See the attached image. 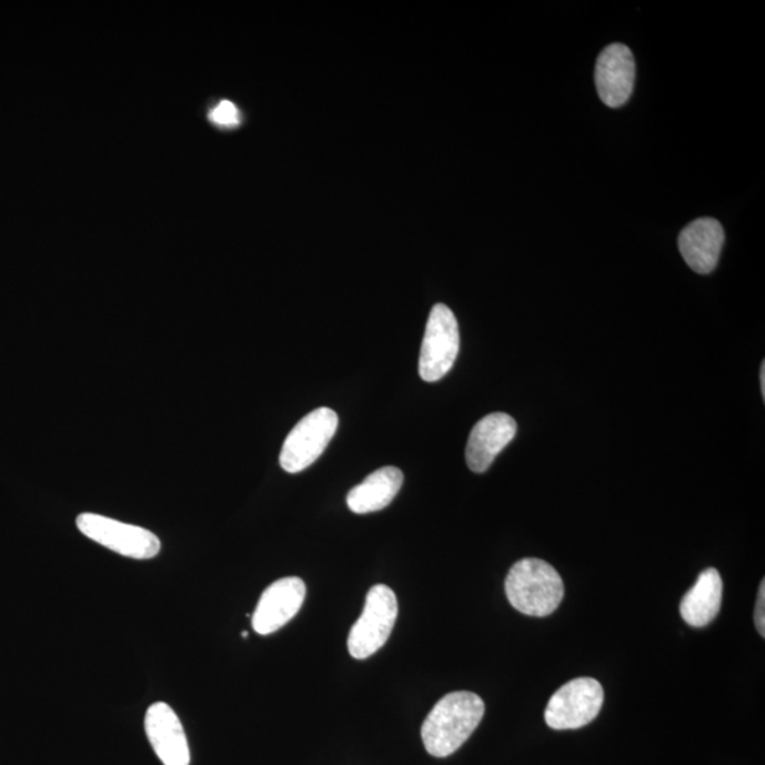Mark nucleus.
<instances>
[{"mask_svg": "<svg viewBox=\"0 0 765 765\" xmlns=\"http://www.w3.org/2000/svg\"><path fill=\"white\" fill-rule=\"evenodd\" d=\"M516 421L505 413H492L477 421L466 444V464L472 472L482 474L507 444L515 439Z\"/></svg>", "mask_w": 765, "mask_h": 765, "instance_id": "nucleus-11", "label": "nucleus"}, {"mask_svg": "<svg viewBox=\"0 0 765 765\" xmlns=\"http://www.w3.org/2000/svg\"><path fill=\"white\" fill-rule=\"evenodd\" d=\"M506 597L513 608L531 617H547L564 597V584L557 570L541 558H523L513 564L505 582Z\"/></svg>", "mask_w": 765, "mask_h": 765, "instance_id": "nucleus-2", "label": "nucleus"}, {"mask_svg": "<svg viewBox=\"0 0 765 765\" xmlns=\"http://www.w3.org/2000/svg\"><path fill=\"white\" fill-rule=\"evenodd\" d=\"M759 380H762L763 399H765V362H763L762 369H759Z\"/></svg>", "mask_w": 765, "mask_h": 765, "instance_id": "nucleus-17", "label": "nucleus"}, {"mask_svg": "<svg viewBox=\"0 0 765 765\" xmlns=\"http://www.w3.org/2000/svg\"><path fill=\"white\" fill-rule=\"evenodd\" d=\"M723 580L716 568H706L685 594L681 603V615L687 624L702 628L717 617L722 607Z\"/></svg>", "mask_w": 765, "mask_h": 765, "instance_id": "nucleus-14", "label": "nucleus"}, {"mask_svg": "<svg viewBox=\"0 0 765 765\" xmlns=\"http://www.w3.org/2000/svg\"><path fill=\"white\" fill-rule=\"evenodd\" d=\"M634 83V56L625 44L614 43L601 51L595 64V87L605 105H624L633 94Z\"/></svg>", "mask_w": 765, "mask_h": 765, "instance_id": "nucleus-9", "label": "nucleus"}, {"mask_svg": "<svg viewBox=\"0 0 765 765\" xmlns=\"http://www.w3.org/2000/svg\"><path fill=\"white\" fill-rule=\"evenodd\" d=\"M339 425L333 410L321 407L310 414L291 430L282 445L280 465L289 474H298L315 462L330 445Z\"/></svg>", "mask_w": 765, "mask_h": 765, "instance_id": "nucleus-4", "label": "nucleus"}, {"mask_svg": "<svg viewBox=\"0 0 765 765\" xmlns=\"http://www.w3.org/2000/svg\"><path fill=\"white\" fill-rule=\"evenodd\" d=\"M306 585L300 577H285L264 590L253 614V630L260 635L274 634L290 623L304 604Z\"/></svg>", "mask_w": 765, "mask_h": 765, "instance_id": "nucleus-8", "label": "nucleus"}, {"mask_svg": "<svg viewBox=\"0 0 765 765\" xmlns=\"http://www.w3.org/2000/svg\"><path fill=\"white\" fill-rule=\"evenodd\" d=\"M397 597L384 584L373 585L364 601L361 618L354 623L348 638V650L354 660H368L386 644L397 620Z\"/></svg>", "mask_w": 765, "mask_h": 765, "instance_id": "nucleus-3", "label": "nucleus"}, {"mask_svg": "<svg viewBox=\"0 0 765 765\" xmlns=\"http://www.w3.org/2000/svg\"><path fill=\"white\" fill-rule=\"evenodd\" d=\"M723 244L724 231L715 219H697L680 235L681 254L697 274H708L716 269Z\"/></svg>", "mask_w": 765, "mask_h": 765, "instance_id": "nucleus-12", "label": "nucleus"}, {"mask_svg": "<svg viewBox=\"0 0 765 765\" xmlns=\"http://www.w3.org/2000/svg\"><path fill=\"white\" fill-rule=\"evenodd\" d=\"M76 523L85 537L121 556L149 560L157 557L161 552V541L148 529L97 513H81Z\"/></svg>", "mask_w": 765, "mask_h": 765, "instance_id": "nucleus-5", "label": "nucleus"}, {"mask_svg": "<svg viewBox=\"0 0 765 765\" xmlns=\"http://www.w3.org/2000/svg\"><path fill=\"white\" fill-rule=\"evenodd\" d=\"M484 715L485 703L476 693H449L436 702L421 727L425 749L433 757L451 756L469 741Z\"/></svg>", "mask_w": 765, "mask_h": 765, "instance_id": "nucleus-1", "label": "nucleus"}, {"mask_svg": "<svg viewBox=\"0 0 765 765\" xmlns=\"http://www.w3.org/2000/svg\"><path fill=\"white\" fill-rule=\"evenodd\" d=\"M764 605H765V582L763 580L762 585H759V590H758L756 613H754V621H756L757 631H758L759 635L763 636V638L765 636Z\"/></svg>", "mask_w": 765, "mask_h": 765, "instance_id": "nucleus-16", "label": "nucleus"}, {"mask_svg": "<svg viewBox=\"0 0 765 765\" xmlns=\"http://www.w3.org/2000/svg\"><path fill=\"white\" fill-rule=\"evenodd\" d=\"M210 121L222 128L238 127L241 121L239 108L231 101L219 102L210 112Z\"/></svg>", "mask_w": 765, "mask_h": 765, "instance_id": "nucleus-15", "label": "nucleus"}, {"mask_svg": "<svg viewBox=\"0 0 765 765\" xmlns=\"http://www.w3.org/2000/svg\"><path fill=\"white\" fill-rule=\"evenodd\" d=\"M149 743L163 765H189L190 748L181 718L165 702L153 703L145 716Z\"/></svg>", "mask_w": 765, "mask_h": 765, "instance_id": "nucleus-10", "label": "nucleus"}, {"mask_svg": "<svg viewBox=\"0 0 765 765\" xmlns=\"http://www.w3.org/2000/svg\"><path fill=\"white\" fill-rule=\"evenodd\" d=\"M403 481V472L395 466H384L372 472L362 484L349 492V510L358 515L384 510L402 490Z\"/></svg>", "mask_w": 765, "mask_h": 765, "instance_id": "nucleus-13", "label": "nucleus"}, {"mask_svg": "<svg viewBox=\"0 0 765 765\" xmlns=\"http://www.w3.org/2000/svg\"><path fill=\"white\" fill-rule=\"evenodd\" d=\"M603 703L601 683L593 677H577L554 693L544 711V721L554 731H574L592 723Z\"/></svg>", "mask_w": 765, "mask_h": 765, "instance_id": "nucleus-7", "label": "nucleus"}, {"mask_svg": "<svg viewBox=\"0 0 765 765\" xmlns=\"http://www.w3.org/2000/svg\"><path fill=\"white\" fill-rule=\"evenodd\" d=\"M460 353V328L454 312L444 304L431 310L421 345L419 372L424 382L434 383L453 369Z\"/></svg>", "mask_w": 765, "mask_h": 765, "instance_id": "nucleus-6", "label": "nucleus"}]
</instances>
